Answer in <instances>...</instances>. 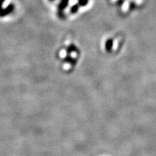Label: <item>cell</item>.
<instances>
[{"mask_svg": "<svg viewBox=\"0 0 156 156\" xmlns=\"http://www.w3.org/2000/svg\"><path fill=\"white\" fill-rule=\"evenodd\" d=\"M81 58V47L73 38H64L56 48V64L60 71L64 74H71L75 72L80 63Z\"/></svg>", "mask_w": 156, "mask_h": 156, "instance_id": "cell-1", "label": "cell"}, {"mask_svg": "<svg viewBox=\"0 0 156 156\" xmlns=\"http://www.w3.org/2000/svg\"><path fill=\"white\" fill-rule=\"evenodd\" d=\"M47 2L57 19L67 21L85 12L92 5V0H47Z\"/></svg>", "mask_w": 156, "mask_h": 156, "instance_id": "cell-2", "label": "cell"}, {"mask_svg": "<svg viewBox=\"0 0 156 156\" xmlns=\"http://www.w3.org/2000/svg\"><path fill=\"white\" fill-rule=\"evenodd\" d=\"M122 45L123 38L122 35H110L103 38L101 44V48L106 54L113 55L119 51Z\"/></svg>", "mask_w": 156, "mask_h": 156, "instance_id": "cell-3", "label": "cell"}, {"mask_svg": "<svg viewBox=\"0 0 156 156\" xmlns=\"http://www.w3.org/2000/svg\"><path fill=\"white\" fill-rule=\"evenodd\" d=\"M17 12L18 7L15 0H0V20L12 18Z\"/></svg>", "mask_w": 156, "mask_h": 156, "instance_id": "cell-4", "label": "cell"}]
</instances>
